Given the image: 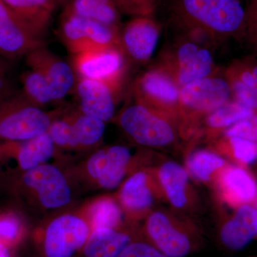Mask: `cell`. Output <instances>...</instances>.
Segmentation results:
<instances>
[{
	"label": "cell",
	"mask_w": 257,
	"mask_h": 257,
	"mask_svg": "<svg viewBox=\"0 0 257 257\" xmlns=\"http://www.w3.org/2000/svg\"><path fill=\"white\" fill-rule=\"evenodd\" d=\"M160 35L155 22L148 18L136 19L118 34L120 50L134 62L145 63L153 55Z\"/></svg>",
	"instance_id": "14"
},
{
	"label": "cell",
	"mask_w": 257,
	"mask_h": 257,
	"mask_svg": "<svg viewBox=\"0 0 257 257\" xmlns=\"http://www.w3.org/2000/svg\"><path fill=\"white\" fill-rule=\"evenodd\" d=\"M86 216L91 231L101 228L116 229L122 219V211L119 204L112 198L102 197L89 204Z\"/></svg>",
	"instance_id": "23"
},
{
	"label": "cell",
	"mask_w": 257,
	"mask_h": 257,
	"mask_svg": "<svg viewBox=\"0 0 257 257\" xmlns=\"http://www.w3.org/2000/svg\"><path fill=\"white\" fill-rule=\"evenodd\" d=\"M9 74V67L0 58V97L13 92L10 87Z\"/></svg>",
	"instance_id": "35"
},
{
	"label": "cell",
	"mask_w": 257,
	"mask_h": 257,
	"mask_svg": "<svg viewBox=\"0 0 257 257\" xmlns=\"http://www.w3.org/2000/svg\"><path fill=\"white\" fill-rule=\"evenodd\" d=\"M52 115L32 104L22 94L0 97V140L20 143L48 133Z\"/></svg>",
	"instance_id": "2"
},
{
	"label": "cell",
	"mask_w": 257,
	"mask_h": 257,
	"mask_svg": "<svg viewBox=\"0 0 257 257\" xmlns=\"http://www.w3.org/2000/svg\"><path fill=\"white\" fill-rule=\"evenodd\" d=\"M0 257H11L8 246L1 243H0Z\"/></svg>",
	"instance_id": "36"
},
{
	"label": "cell",
	"mask_w": 257,
	"mask_h": 257,
	"mask_svg": "<svg viewBox=\"0 0 257 257\" xmlns=\"http://www.w3.org/2000/svg\"><path fill=\"white\" fill-rule=\"evenodd\" d=\"M187 170L194 178L206 182L210 181L213 175L225 167V161L220 156L208 151L201 150L193 152L187 161Z\"/></svg>",
	"instance_id": "27"
},
{
	"label": "cell",
	"mask_w": 257,
	"mask_h": 257,
	"mask_svg": "<svg viewBox=\"0 0 257 257\" xmlns=\"http://www.w3.org/2000/svg\"><path fill=\"white\" fill-rule=\"evenodd\" d=\"M29 68L43 74L50 87L53 102H60L73 92L77 79L73 67L45 48L37 47L26 55Z\"/></svg>",
	"instance_id": "10"
},
{
	"label": "cell",
	"mask_w": 257,
	"mask_h": 257,
	"mask_svg": "<svg viewBox=\"0 0 257 257\" xmlns=\"http://www.w3.org/2000/svg\"><path fill=\"white\" fill-rule=\"evenodd\" d=\"M23 183L36 193L39 202L48 209H58L72 200V191L62 171L50 164L24 172Z\"/></svg>",
	"instance_id": "9"
},
{
	"label": "cell",
	"mask_w": 257,
	"mask_h": 257,
	"mask_svg": "<svg viewBox=\"0 0 257 257\" xmlns=\"http://www.w3.org/2000/svg\"><path fill=\"white\" fill-rule=\"evenodd\" d=\"M226 80L236 100L257 110V64H236L228 69Z\"/></svg>",
	"instance_id": "22"
},
{
	"label": "cell",
	"mask_w": 257,
	"mask_h": 257,
	"mask_svg": "<svg viewBox=\"0 0 257 257\" xmlns=\"http://www.w3.org/2000/svg\"><path fill=\"white\" fill-rule=\"evenodd\" d=\"M146 231L152 244L169 257H185L200 244L196 231L177 224L162 211L148 216Z\"/></svg>",
	"instance_id": "4"
},
{
	"label": "cell",
	"mask_w": 257,
	"mask_h": 257,
	"mask_svg": "<svg viewBox=\"0 0 257 257\" xmlns=\"http://www.w3.org/2000/svg\"><path fill=\"white\" fill-rule=\"evenodd\" d=\"M232 94L226 79L208 76L180 89V114L194 116L208 114L229 101Z\"/></svg>",
	"instance_id": "6"
},
{
	"label": "cell",
	"mask_w": 257,
	"mask_h": 257,
	"mask_svg": "<svg viewBox=\"0 0 257 257\" xmlns=\"http://www.w3.org/2000/svg\"><path fill=\"white\" fill-rule=\"evenodd\" d=\"M157 177L170 204L177 209L185 207L189 201L187 171L175 162H167L161 165Z\"/></svg>",
	"instance_id": "19"
},
{
	"label": "cell",
	"mask_w": 257,
	"mask_h": 257,
	"mask_svg": "<svg viewBox=\"0 0 257 257\" xmlns=\"http://www.w3.org/2000/svg\"><path fill=\"white\" fill-rule=\"evenodd\" d=\"M135 100L177 117L180 114V88L162 67H153L139 77L134 86Z\"/></svg>",
	"instance_id": "5"
},
{
	"label": "cell",
	"mask_w": 257,
	"mask_h": 257,
	"mask_svg": "<svg viewBox=\"0 0 257 257\" xmlns=\"http://www.w3.org/2000/svg\"><path fill=\"white\" fill-rule=\"evenodd\" d=\"M226 138H239L257 143V114L245 118L226 128Z\"/></svg>",
	"instance_id": "33"
},
{
	"label": "cell",
	"mask_w": 257,
	"mask_h": 257,
	"mask_svg": "<svg viewBox=\"0 0 257 257\" xmlns=\"http://www.w3.org/2000/svg\"><path fill=\"white\" fill-rule=\"evenodd\" d=\"M251 39H252L253 42L257 45V18L255 20V23L251 25Z\"/></svg>",
	"instance_id": "37"
},
{
	"label": "cell",
	"mask_w": 257,
	"mask_h": 257,
	"mask_svg": "<svg viewBox=\"0 0 257 257\" xmlns=\"http://www.w3.org/2000/svg\"><path fill=\"white\" fill-rule=\"evenodd\" d=\"M175 117L136 101L123 109L119 124L134 142L147 147H165L177 138Z\"/></svg>",
	"instance_id": "3"
},
{
	"label": "cell",
	"mask_w": 257,
	"mask_h": 257,
	"mask_svg": "<svg viewBox=\"0 0 257 257\" xmlns=\"http://www.w3.org/2000/svg\"><path fill=\"white\" fill-rule=\"evenodd\" d=\"M48 133L56 147L67 150L79 149L72 123L67 115L52 119Z\"/></svg>",
	"instance_id": "30"
},
{
	"label": "cell",
	"mask_w": 257,
	"mask_h": 257,
	"mask_svg": "<svg viewBox=\"0 0 257 257\" xmlns=\"http://www.w3.org/2000/svg\"><path fill=\"white\" fill-rule=\"evenodd\" d=\"M179 9L193 28L210 39L234 35L246 16L239 0H179Z\"/></svg>",
	"instance_id": "1"
},
{
	"label": "cell",
	"mask_w": 257,
	"mask_h": 257,
	"mask_svg": "<svg viewBox=\"0 0 257 257\" xmlns=\"http://www.w3.org/2000/svg\"><path fill=\"white\" fill-rule=\"evenodd\" d=\"M34 35L42 39L53 9V0H2ZM43 40V39H42Z\"/></svg>",
	"instance_id": "20"
},
{
	"label": "cell",
	"mask_w": 257,
	"mask_h": 257,
	"mask_svg": "<svg viewBox=\"0 0 257 257\" xmlns=\"http://www.w3.org/2000/svg\"><path fill=\"white\" fill-rule=\"evenodd\" d=\"M120 89L100 81L77 77L73 90L78 104L77 109L104 122L109 121L114 116Z\"/></svg>",
	"instance_id": "13"
},
{
	"label": "cell",
	"mask_w": 257,
	"mask_h": 257,
	"mask_svg": "<svg viewBox=\"0 0 257 257\" xmlns=\"http://www.w3.org/2000/svg\"><path fill=\"white\" fill-rule=\"evenodd\" d=\"M257 236V210L244 204L238 208L234 216L223 224L218 233L221 246L231 251H239Z\"/></svg>",
	"instance_id": "16"
},
{
	"label": "cell",
	"mask_w": 257,
	"mask_h": 257,
	"mask_svg": "<svg viewBox=\"0 0 257 257\" xmlns=\"http://www.w3.org/2000/svg\"><path fill=\"white\" fill-rule=\"evenodd\" d=\"M69 14H73L112 27L117 13L111 0H74Z\"/></svg>",
	"instance_id": "28"
},
{
	"label": "cell",
	"mask_w": 257,
	"mask_h": 257,
	"mask_svg": "<svg viewBox=\"0 0 257 257\" xmlns=\"http://www.w3.org/2000/svg\"><path fill=\"white\" fill-rule=\"evenodd\" d=\"M23 234V224L16 214L7 213L0 215V243L14 244Z\"/></svg>",
	"instance_id": "32"
},
{
	"label": "cell",
	"mask_w": 257,
	"mask_h": 257,
	"mask_svg": "<svg viewBox=\"0 0 257 257\" xmlns=\"http://www.w3.org/2000/svg\"><path fill=\"white\" fill-rule=\"evenodd\" d=\"M21 82L23 94L32 104L43 108L53 102L48 83L41 72L30 68L22 75Z\"/></svg>",
	"instance_id": "29"
},
{
	"label": "cell",
	"mask_w": 257,
	"mask_h": 257,
	"mask_svg": "<svg viewBox=\"0 0 257 257\" xmlns=\"http://www.w3.org/2000/svg\"><path fill=\"white\" fill-rule=\"evenodd\" d=\"M215 70V62L210 51L202 47L193 60L171 77L181 89L189 83L213 75Z\"/></svg>",
	"instance_id": "25"
},
{
	"label": "cell",
	"mask_w": 257,
	"mask_h": 257,
	"mask_svg": "<svg viewBox=\"0 0 257 257\" xmlns=\"http://www.w3.org/2000/svg\"><path fill=\"white\" fill-rule=\"evenodd\" d=\"M152 177L145 171L135 172L123 183L119 193L120 204L132 215L145 214L155 200Z\"/></svg>",
	"instance_id": "17"
},
{
	"label": "cell",
	"mask_w": 257,
	"mask_h": 257,
	"mask_svg": "<svg viewBox=\"0 0 257 257\" xmlns=\"http://www.w3.org/2000/svg\"><path fill=\"white\" fill-rule=\"evenodd\" d=\"M4 147L15 154L19 168L24 172L47 164L57 148L48 133L27 141L6 143Z\"/></svg>",
	"instance_id": "18"
},
{
	"label": "cell",
	"mask_w": 257,
	"mask_h": 257,
	"mask_svg": "<svg viewBox=\"0 0 257 257\" xmlns=\"http://www.w3.org/2000/svg\"><path fill=\"white\" fill-rule=\"evenodd\" d=\"M42 39L32 33L16 15L0 0V56L8 60L26 57L43 46Z\"/></svg>",
	"instance_id": "12"
},
{
	"label": "cell",
	"mask_w": 257,
	"mask_h": 257,
	"mask_svg": "<svg viewBox=\"0 0 257 257\" xmlns=\"http://www.w3.org/2000/svg\"><path fill=\"white\" fill-rule=\"evenodd\" d=\"M255 111L239 101H228L208 114L206 124L210 131L219 132L254 114Z\"/></svg>",
	"instance_id": "26"
},
{
	"label": "cell",
	"mask_w": 257,
	"mask_h": 257,
	"mask_svg": "<svg viewBox=\"0 0 257 257\" xmlns=\"http://www.w3.org/2000/svg\"><path fill=\"white\" fill-rule=\"evenodd\" d=\"M131 160V152L127 147L114 145L91 155L86 164V171L99 187L109 190L121 183Z\"/></svg>",
	"instance_id": "11"
},
{
	"label": "cell",
	"mask_w": 257,
	"mask_h": 257,
	"mask_svg": "<svg viewBox=\"0 0 257 257\" xmlns=\"http://www.w3.org/2000/svg\"><path fill=\"white\" fill-rule=\"evenodd\" d=\"M216 177L223 200L234 207L252 202L257 196V183L253 176L242 167H224Z\"/></svg>",
	"instance_id": "15"
},
{
	"label": "cell",
	"mask_w": 257,
	"mask_h": 257,
	"mask_svg": "<svg viewBox=\"0 0 257 257\" xmlns=\"http://www.w3.org/2000/svg\"><path fill=\"white\" fill-rule=\"evenodd\" d=\"M72 66L79 78L94 79L121 88L125 56L119 47L88 51L73 55Z\"/></svg>",
	"instance_id": "8"
},
{
	"label": "cell",
	"mask_w": 257,
	"mask_h": 257,
	"mask_svg": "<svg viewBox=\"0 0 257 257\" xmlns=\"http://www.w3.org/2000/svg\"><path fill=\"white\" fill-rule=\"evenodd\" d=\"M255 206H256V210H257V196H256V199H255Z\"/></svg>",
	"instance_id": "38"
},
{
	"label": "cell",
	"mask_w": 257,
	"mask_h": 257,
	"mask_svg": "<svg viewBox=\"0 0 257 257\" xmlns=\"http://www.w3.org/2000/svg\"><path fill=\"white\" fill-rule=\"evenodd\" d=\"M131 242L130 235L116 229L92 230L84 246V254L85 257H119Z\"/></svg>",
	"instance_id": "21"
},
{
	"label": "cell",
	"mask_w": 257,
	"mask_h": 257,
	"mask_svg": "<svg viewBox=\"0 0 257 257\" xmlns=\"http://www.w3.org/2000/svg\"><path fill=\"white\" fill-rule=\"evenodd\" d=\"M119 257H169L153 244L145 242H133L124 248Z\"/></svg>",
	"instance_id": "34"
},
{
	"label": "cell",
	"mask_w": 257,
	"mask_h": 257,
	"mask_svg": "<svg viewBox=\"0 0 257 257\" xmlns=\"http://www.w3.org/2000/svg\"><path fill=\"white\" fill-rule=\"evenodd\" d=\"M66 115L72 123L79 149L95 146L101 141L105 132L106 122L82 114L78 109Z\"/></svg>",
	"instance_id": "24"
},
{
	"label": "cell",
	"mask_w": 257,
	"mask_h": 257,
	"mask_svg": "<svg viewBox=\"0 0 257 257\" xmlns=\"http://www.w3.org/2000/svg\"><path fill=\"white\" fill-rule=\"evenodd\" d=\"M91 233L85 218L66 214L51 221L45 231L44 251L47 257H72L84 248Z\"/></svg>",
	"instance_id": "7"
},
{
	"label": "cell",
	"mask_w": 257,
	"mask_h": 257,
	"mask_svg": "<svg viewBox=\"0 0 257 257\" xmlns=\"http://www.w3.org/2000/svg\"><path fill=\"white\" fill-rule=\"evenodd\" d=\"M227 138V147L233 157L242 165H250L257 160V143L239 138Z\"/></svg>",
	"instance_id": "31"
}]
</instances>
